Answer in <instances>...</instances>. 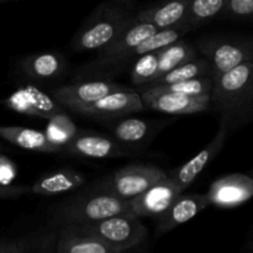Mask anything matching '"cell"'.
<instances>
[{
  "label": "cell",
  "mask_w": 253,
  "mask_h": 253,
  "mask_svg": "<svg viewBox=\"0 0 253 253\" xmlns=\"http://www.w3.org/2000/svg\"><path fill=\"white\" fill-rule=\"evenodd\" d=\"M211 108L229 133L253 121V61L215 77Z\"/></svg>",
  "instance_id": "obj_1"
},
{
  "label": "cell",
  "mask_w": 253,
  "mask_h": 253,
  "mask_svg": "<svg viewBox=\"0 0 253 253\" xmlns=\"http://www.w3.org/2000/svg\"><path fill=\"white\" fill-rule=\"evenodd\" d=\"M128 211V200L120 199L93 185L59 203L52 209L48 226L61 227L71 224H86Z\"/></svg>",
  "instance_id": "obj_2"
},
{
  "label": "cell",
  "mask_w": 253,
  "mask_h": 253,
  "mask_svg": "<svg viewBox=\"0 0 253 253\" xmlns=\"http://www.w3.org/2000/svg\"><path fill=\"white\" fill-rule=\"evenodd\" d=\"M132 16L130 6L114 0L101 2L73 37L71 48L74 52L100 51L105 48L127 26Z\"/></svg>",
  "instance_id": "obj_3"
},
{
  "label": "cell",
  "mask_w": 253,
  "mask_h": 253,
  "mask_svg": "<svg viewBox=\"0 0 253 253\" xmlns=\"http://www.w3.org/2000/svg\"><path fill=\"white\" fill-rule=\"evenodd\" d=\"M195 47L211 64L215 77L253 61V37L205 36L195 42Z\"/></svg>",
  "instance_id": "obj_4"
},
{
  "label": "cell",
  "mask_w": 253,
  "mask_h": 253,
  "mask_svg": "<svg viewBox=\"0 0 253 253\" xmlns=\"http://www.w3.org/2000/svg\"><path fill=\"white\" fill-rule=\"evenodd\" d=\"M77 225L110 244L120 253L140 246L147 237V227L140 217L130 212H121L98 221Z\"/></svg>",
  "instance_id": "obj_5"
},
{
  "label": "cell",
  "mask_w": 253,
  "mask_h": 253,
  "mask_svg": "<svg viewBox=\"0 0 253 253\" xmlns=\"http://www.w3.org/2000/svg\"><path fill=\"white\" fill-rule=\"evenodd\" d=\"M157 27L133 15L127 26L105 48L99 51V58L88 64V71H119L126 67V58L133 48L157 32Z\"/></svg>",
  "instance_id": "obj_6"
},
{
  "label": "cell",
  "mask_w": 253,
  "mask_h": 253,
  "mask_svg": "<svg viewBox=\"0 0 253 253\" xmlns=\"http://www.w3.org/2000/svg\"><path fill=\"white\" fill-rule=\"evenodd\" d=\"M162 168L153 165H130L111 173L96 183L95 187L120 199L137 197L153 184L167 177Z\"/></svg>",
  "instance_id": "obj_7"
},
{
  "label": "cell",
  "mask_w": 253,
  "mask_h": 253,
  "mask_svg": "<svg viewBox=\"0 0 253 253\" xmlns=\"http://www.w3.org/2000/svg\"><path fill=\"white\" fill-rule=\"evenodd\" d=\"M140 94L145 108L167 115H190L211 108V94L188 95L157 88L143 89Z\"/></svg>",
  "instance_id": "obj_8"
},
{
  "label": "cell",
  "mask_w": 253,
  "mask_h": 253,
  "mask_svg": "<svg viewBox=\"0 0 253 253\" xmlns=\"http://www.w3.org/2000/svg\"><path fill=\"white\" fill-rule=\"evenodd\" d=\"M126 89L131 88L110 81H85L53 89L52 96L64 109L78 114L82 109L86 108L103 96L113 91L126 90Z\"/></svg>",
  "instance_id": "obj_9"
},
{
  "label": "cell",
  "mask_w": 253,
  "mask_h": 253,
  "mask_svg": "<svg viewBox=\"0 0 253 253\" xmlns=\"http://www.w3.org/2000/svg\"><path fill=\"white\" fill-rule=\"evenodd\" d=\"M182 193V188L167 175L137 197L128 199V211L138 217H158Z\"/></svg>",
  "instance_id": "obj_10"
},
{
  "label": "cell",
  "mask_w": 253,
  "mask_h": 253,
  "mask_svg": "<svg viewBox=\"0 0 253 253\" xmlns=\"http://www.w3.org/2000/svg\"><path fill=\"white\" fill-rule=\"evenodd\" d=\"M2 104L17 114L44 120L64 111L63 106L53 96L31 84L16 89L2 101Z\"/></svg>",
  "instance_id": "obj_11"
},
{
  "label": "cell",
  "mask_w": 253,
  "mask_h": 253,
  "mask_svg": "<svg viewBox=\"0 0 253 253\" xmlns=\"http://www.w3.org/2000/svg\"><path fill=\"white\" fill-rule=\"evenodd\" d=\"M145 110L141 94L132 89L118 90L94 101L79 111V115L96 120L110 121Z\"/></svg>",
  "instance_id": "obj_12"
},
{
  "label": "cell",
  "mask_w": 253,
  "mask_h": 253,
  "mask_svg": "<svg viewBox=\"0 0 253 253\" xmlns=\"http://www.w3.org/2000/svg\"><path fill=\"white\" fill-rule=\"evenodd\" d=\"M131 148L115 138L91 132H78L64 145L62 153L85 158H114L128 156Z\"/></svg>",
  "instance_id": "obj_13"
},
{
  "label": "cell",
  "mask_w": 253,
  "mask_h": 253,
  "mask_svg": "<svg viewBox=\"0 0 253 253\" xmlns=\"http://www.w3.org/2000/svg\"><path fill=\"white\" fill-rule=\"evenodd\" d=\"M227 135H229V130H227V127L224 124L220 123L219 128H217L216 133L212 137V140L202 151H199L192 160L183 163L180 167L173 170L172 174H168L182 188L183 192H185V189L208 167V165L219 155L220 151L224 147Z\"/></svg>",
  "instance_id": "obj_14"
},
{
  "label": "cell",
  "mask_w": 253,
  "mask_h": 253,
  "mask_svg": "<svg viewBox=\"0 0 253 253\" xmlns=\"http://www.w3.org/2000/svg\"><path fill=\"white\" fill-rule=\"evenodd\" d=\"M210 205L235 208L253 197V178L245 174H230L215 180L207 193Z\"/></svg>",
  "instance_id": "obj_15"
},
{
  "label": "cell",
  "mask_w": 253,
  "mask_h": 253,
  "mask_svg": "<svg viewBox=\"0 0 253 253\" xmlns=\"http://www.w3.org/2000/svg\"><path fill=\"white\" fill-rule=\"evenodd\" d=\"M209 205L210 202L207 194H202V193L184 194L183 192L175 198L170 207L158 216L156 234L158 236H162L166 232L185 224Z\"/></svg>",
  "instance_id": "obj_16"
},
{
  "label": "cell",
  "mask_w": 253,
  "mask_h": 253,
  "mask_svg": "<svg viewBox=\"0 0 253 253\" xmlns=\"http://www.w3.org/2000/svg\"><path fill=\"white\" fill-rule=\"evenodd\" d=\"M57 230V253H120L118 249L94 236L81 225H64Z\"/></svg>",
  "instance_id": "obj_17"
},
{
  "label": "cell",
  "mask_w": 253,
  "mask_h": 253,
  "mask_svg": "<svg viewBox=\"0 0 253 253\" xmlns=\"http://www.w3.org/2000/svg\"><path fill=\"white\" fill-rule=\"evenodd\" d=\"M58 230L48 226L24 236L0 239V253H54Z\"/></svg>",
  "instance_id": "obj_18"
},
{
  "label": "cell",
  "mask_w": 253,
  "mask_h": 253,
  "mask_svg": "<svg viewBox=\"0 0 253 253\" xmlns=\"http://www.w3.org/2000/svg\"><path fill=\"white\" fill-rule=\"evenodd\" d=\"M189 0H161L140 10L135 15L138 20L147 21L158 30L184 26ZM188 30V29H187Z\"/></svg>",
  "instance_id": "obj_19"
},
{
  "label": "cell",
  "mask_w": 253,
  "mask_h": 253,
  "mask_svg": "<svg viewBox=\"0 0 253 253\" xmlns=\"http://www.w3.org/2000/svg\"><path fill=\"white\" fill-rule=\"evenodd\" d=\"M109 123V128L114 138L126 146H142L146 145L157 133V123L143 120L138 118H123L114 119Z\"/></svg>",
  "instance_id": "obj_20"
},
{
  "label": "cell",
  "mask_w": 253,
  "mask_h": 253,
  "mask_svg": "<svg viewBox=\"0 0 253 253\" xmlns=\"http://www.w3.org/2000/svg\"><path fill=\"white\" fill-rule=\"evenodd\" d=\"M20 71L25 77L35 81H49L57 79L64 73L67 61L59 52H40L25 57L20 62Z\"/></svg>",
  "instance_id": "obj_21"
},
{
  "label": "cell",
  "mask_w": 253,
  "mask_h": 253,
  "mask_svg": "<svg viewBox=\"0 0 253 253\" xmlns=\"http://www.w3.org/2000/svg\"><path fill=\"white\" fill-rule=\"evenodd\" d=\"M0 138L24 150L41 153H62L63 147L51 142L42 131L22 126L0 125Z\"/></svg>",
  "instance_id": "obj_22"
},
{
  "label": "cell",
  "mask_w": 253,
  "mask_h": 253,
  "mask_svg": "<svg viewBox=\"0 0 253 253\" xmlns=\"http://www.w3.org/2000/svg\"><path fill=\"white\" fill-rule=\"evenodd\" d=\"M84 183L85 178L82 173L72 168H62L56 172L47 173L40 177L32 184L31 193L42 197H54L64 193L74 192Z\"/></svg>",
  "instance_id": "obj_23"
},
{
  "label": "cell",
  "mask_w": 253,
  "mask_h": 253,
  "mask_svg": "<svg viewBox=\"0 0 253 253\" xmlns=\"http://www.w3.org/2000/svg\"><path fill=\"white\" fill-rule=\"evenodd\" d=\"M199 77H214L215 78L211 64L203 56H198L194 59H192V61L187 62V63H183L180 66L175 67L172 71L158 77L157 79L151 82L150 84H147L143 88H140V91L143 90V89L151 88V86L177 83V82L187 81V79L192 78H199Z\"/></svg>",
  "instance_id": "obj_24"
},
{
  "label": "cell",
  "mask_w": 253,
  "mask_h": 253,
  "mask_svg": "<svg viewBox=\"0 0 253 253\" xmlns=\"http://www.w3.org/2000/svg\"><path fill=\"white\" fill-rule=\"evenodd\" d=\"M227 0H189L184 26L188 31L224 16Z\"/></svg>",
  "instance_id": "obj_25"
},
{
  "label": "cell",
  "mask_w": 253,
  "mask_h": 253,
  "mask_svg": "<svg viewBox=\"0 0 253 253\" xmlns=\"http://www.w3.org/2000/svg\"><path fill=\"white\" fill-rule=\"evenodd\" d=\"M198 54H199V52H198L195 44L189 43L187 41H182L180 39L172 42L168 46L163 47L160 52L158 77L163 76L165 73L172 71L173 68L180 66V64L192 61L195 57H198Z\"/></svg>",
  "instance_id": "obj_26"
},
{
  "label": "cell",
  "mask_w": 253,
  "mask_h": 253,
  "mask_svg": "<svg viewBox=\"0 0 253 253\" xmlns=\"http://www.w3.org/2000/svg\"><path fill=\"white\" fill-rule=\"evenodd\" d=\"M160 52H148L142 54L132 62L131 67V82L138 89L143 88L158 77V66H160Z\"/></svg>",
  "instance_id": "obj_27"
},
{
  "label": "cell",
  "mask_w": 253,
  "mask_h": 253,
  "mask_svg": "<svg viewBox=\"0 0 253 253\" xmlns=\"http://www.w3.org/2000/svg\"><path fill=\"white\" fill-rule=\"evenodd\" d=\"M47 121L48 124H47L44 133L51 142L56 143L61 147H64V145L79 132L76 124L72 121L66 110L56 114Z\"/></svg>",
  "instance_id": "obj_28"
},
{
  "label": "cell",
  "mask_w": 253,
  "mask_h": 253,
  "mask_svg": "<svg viewBox=\"0 0 253 253\" xmlns=\"http://www.w3.org/2000/svg\"><path fill=\"white\" fill-rule=\"evenodd\" d=\"M214 77H199V78L187 79V81L177 82V83L156 85L151 86V88L188 94V95H205V94H211L212 86H214Z\"/></svg>",
  "instance_id": "obj_29"
},
{
  "label": "cell",
  "mask_w": 253,
  "mask_h": 253,
  "mask_svg": "<svg viewBox=\"0 0 253 253\" xmlns=\"http://www.w3.org/2000/svg\"><path fill=\"white\" fill-rule=\"evenodd\" d=\"M222 17L253 24V0H227Z\"/></svg>",
  "instance_id": "obj_30"
},
{
  "label": "cell",
  "mask_w": 253,
  "mask_h": 253,
  "mask_svg": "<svg viewBox=\"0 0 253 253\" xmlns=\"http://www.w3.org/2000/svg\"><path fill=\"white\" fill-rule=\"evenodd\" d=\"M17 177V167L9 157L0 155V184H12Z\"/></svg>",
  "instance_id": "obj_31"
},
{
  "label": "cell",
  "mask_w": 253,
  "mask_h": 253,
  "mask_svg": "<svg viewBox=\"0 0 253 253\" xmlns=\"http://www.w3.org/2000/svg\"><path fill=\"white\" fill-rule=\"evenodd\" d=\"M31 192V188L26 185H2L0 184V200L1 199H16Z\"/></svg>",
  "instance_id": "obj_32"
},
{
  "label": "cell",
  "mask_w": 253,
  "mask_h": 253,
  "mask_svg": "<svg viewBox=\"0 0 253 253\" xmlns=\"http://www.w3.org/2000/svg\"><path fill=\"white\" fill-rule=\"evenodd\" d=\"M114 1H116V2H120V4H123V5H126V6H130V7H131V5H132L133 0H114Z\"/></svg>",
  "instance_id": "obj_33"
},
{
  "label": "cell",
  "mask_w": 253,
  "mask_h": 253,
  "mask_svg": "<svg viewBox=\"0 0 253 253\" xmlns=\"http://www.w3.org/2000/svg\"><path fill=\"white\" fill-rule=\"evenodd\" d=\"M249 251H251V252H253V242L251 245H250V247H249Z\"/></svg>",
  "instance_id": "obj_34"
},
{
  "label": "cell",
  "mask_w": 253,
  "mask_h": 253,
  "mask_svg": "<svg viewBox=\"0 0 253 253\" xmlns=\"http://www.w3.org/2000/svg\"><path fill=\"white\" fill-rule=\"evenodd\" d=\"M5 1H15V0H0V2H5Z\"/></svg>",
  "instance_id": "obj_35"
}]
</instances>
